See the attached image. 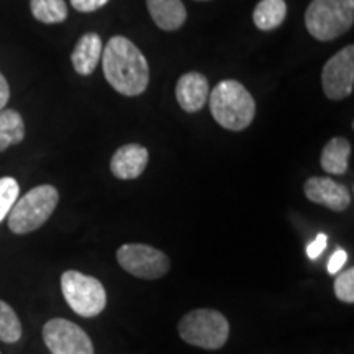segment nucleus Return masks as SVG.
<instances>
[{"instance_id":"1","label":"nucleus","mask_w":354,"mask_h":354,"mask_svg":"<svg viewBox=\"0 0 354 354\" xmlns=\"http://www.w3.org/2000/svg\"><path fill=\"white\" fill-rule=\"evenodd\" d=\"M102 69L107 82L118 94H143L149 84V66L143 53L125 37H113L102 51Z\"/></svg>"},{"instance_id":"2","label":"nucleus","mask_w":354,"mask_h":354,"mask_svg":"<svg viewBox=\"0 0 354 354\" xmlns=\"http://www.w3.org/2000/svg\"><path fill=\"white\" fill-rule=\"evenodd\" d=\"M209 105L214 120L230 131H241L251 125L256 102L241 82L225 79L210 92Z\"/></svg>"},{"instance_id":"3","label":"nucleus","mask_w":354,"mask_h":354,"mask_svg":"<svg viewBox=\"0 0 354 354\" xmlns=\"http://www.w3.org/2000/svg\"><path fill=\"white\" fill-rule=\"evenodd\" d=\"M57 202L59 192L55 185L43 184L33 187L12 207L7 215L8 228L15 234H26L41 228L56 210Z\"/></svg>"},{"instance_id":"4","label":"nucleus","mask_w":354,"mask_h":354,"mask_svg":"<svg viewBox=\"0 0 354 354\" xmlns=\"http://www.w3.org/2000/svg\"><path fill=\"white\" fill-rule=\"evenodd\" d=\"M354 0H312L305 12V26L318 41H331L353 26Z\"/></svg>"},{"instance_id":"5","label":"nucleus","mask_w":354,"mask_h":354,"mask_svg":"<svg viewBox=\"0 0 354 354\" xmlns=\"http://www.w3.org/2000/svg\"><path fill=\"white\" fill-rule=\"evenodd\" d=\"M180 338L187 344L203 349H220L230 335L228 320L223 313L212 308H197L179 322Z\"/></svg>"},{"instance_id":"6","label":"nucleus","mask_w":354,"mask_h":354,"mask_svg":"<svg viewBox=\"0 0 354 354\" xmlns=\"http://www.w3.org/2000/svg\"><path fill=\"white\" fill-rule=\"evenodd\" d=\"M61 290L69 307L81 317H95L107 307V292L102 282L79 271H66L61 276Z\"/></svg>"},{"instance_id":"7","label":"nucleus","mask_w":354,"mask_h":354,"mask_svg":"<svg viewBox=\"0 0 354 354\" xmlns=\"http://www.w3.org/2000/svg\"><path fill=\"white\" fill-rule=\"evenodd\" d=\"M117 261L131 276L148 281L162 277L171 268V261L162 251L141 243L118 248Z\"/></svg>"},{"instance_id":"8","label":"nucleus","mask_w":354,"mask_h":354,"mask_svg":"<svg viewBox=\"0 0 354 354\" xmlns=\"http://www.w3.org/2000/svg\"><path fill=\"white\" fill-rule=\"evenodd\" d=\"M43 342L53 354H94L88 335L76 323L53 318L43 326Z\"/></svg>"},{"instance_id":"9","label":"nucleus","mask_w":354,"mask_h":354,"mask_svg":"<svg viewBox=\"0 0 354 354\" xmlns=\"http://www.w3.org/2000/svg\"><path fill=\"white\" fill-rule=\"evenodd\" d=\"M322 86L330 100H343L353 94L354 46L348 44L326 61L322 71Z\"/></svg>"},{"instance_id":"10","label":"nucleus","mask_w":354,"mask_h":354,"mask_svg":"<svg viewBox=\"0 0 354 354\" xmlns=\"http://www.w3.org/2000/svg\"><path fill=\"white\" fill-rule=\"evenodd\" d=\"M304 192L308 201L335 212L346 210L351 203L348 187L330 177H310L304 185Z\"/></svg>"},{"instance_id":"11","label":"nucleus","mask_w":354,"mask_h":354,"mask_svg":"<svg viewBox=\"0 0 354 354\" xmlns=\"http://www.w3.org/2000/svg\"><path fill=\"white\" fill-rule=\"evenodd\" d=\"M148 149L141 145H125L118 148L110 161V171L117 179L130 180L143 174L148 166Z\"/></svg>"},{"instance_id":"12","label":"nucleus","mask_w":354,"mask_h":354,"mask_svg":"<svg viewBox=\"0 0 354 354\" xmlns=\"http://www.w3.org/2000/svg\"><path fill=\"white\" fill-rule=\"evenodd\" d=\"M210 87L207 77L201 73H187L180 76L176 86V99L185 112H198L207 104Z\"/></svg>"},{"instance_id":"13","label":"nucleus","mask_w":354,"mask_h":354,"mask_svg":"<svg viewBox=\"0 0 354 354\" xmlns=\"http://www.w3.org/2000/svg\"><path fill=\"white\" fill-rule=\"evenodd\" d=\"M102 39L97 33H86L79 38L74 46L71 61H73L74 69L81 76H91L94 73L97 64L102 59Z\"/></svg>"},{"instance_id":"14","label":"nucleus","mask_w":354,"mask_h":354,"mask_svg":"<svg viewBox=\"0 0 354 354\" xmlns=\"http://www.w3.org/2000/svg\"><path fill=\"white\" fill-rule=\"evenodd\" d=\"M154 24L165 32H174L187 20V10L180 0H146Z\"/></svg>"},{"instance_id":"15","label":"nucleus","mask_w":354,"mask_h":354,"mask_svg":"<svg viewBox=\"0 0 354 354\" xmlns=\"http://www.w3.org/2000/svg\"><path fill=\"white\" fill-rule=\"evenodd\" d=\"M349 154H351V145L346 138H331L323 148L320 156V165L323 171L328 174L342 176L348 171Z\"/></svg>"},{"instance_id":"16","label":"nucleus","mask_w":354,"mask_h":354,"mask_svg":"<svg viewBox=\"0 0 354 354\" xmlns=\"http://www.w3.org/2000/svg\"><path fill=\"white\" fill-rule=\"evenodd\" d=\"M25 138V122L21 115L13 109L0 110V153Z\"/></svg>"},{"instance_id":"17","label":"nucleus","mask_w":354,"mask_h":354,"mask_svg":"<svg viewBox=\"0 0 354 354\" xmlns=\"http://www.w3.org/2000/svg\"><path fill=\"white\" fill-rule=\"evenodd\" d=\"M287 15L284 0H261L253 12V21L263 32H271L282 25Z\"/></svg>"},{"instance_id":"18","label":"nucleus","mask_w":354,"mask_h":354,"mask_svg":"<svg viewBox=\"0 0 354 354\" xmlns=\"http://www.w3.org/2000/svg\"><path fill=\"white\" fill-rule=\"evenodd\" d=\"M30 10L35 19L46 25L61 24L68 19V3L64 0H30Z\"/></svg>"},{"instance_id":"19","label":"nucleus","mask_w":354,"mask_h":354,"mask_svg":"<svg viewBox=\"0 0 354 354\" xmlns=\"http://www.w3.org/2000/svg\"><path fill=\"white\" fill-rule=\"evenodd\" d=\"M21 338V323L10 305L0 300V342L17 343Z\"/></svg>"},{"instance_id":"20","label":"nucleus","mask_w":354,"mask_h":354,"mask_svg":"<svg viewBox=\"0 0 354 354\" xmlns=\"http://www.w3.org/2000/svg\"><path fill=\"white\" fill-rule=\"evenodd\" d=\"M20 185L13 177H0V223L10 214L12 207L19 201Z\"/></svg>"},{"instance_id":"21","label":"nucleus","mask_w":354,"mask_h":354,"mask_svg":"<svg viewBox=\"0 0 354 354\" xmlns=\"http://www.w3.org/2000/svg\"><path fill=\"white\" fill-rule=\"evenodd\" d=\"M335 295L344 304L354 302V269L349 268L346 272L339 274L335 279Z\"/></svg>"},{"instance_id":"22","label":"nucleus","mask_w":354,"mask_h":354,"mask_svg":"<svg viewBox=\"0 0 354 354\" xmlns=\"http://www.w3.org/2000/svg\"><path fill=\"white\" fill-rule=\"evenodd\" d=\"M109 0H71V6L76 8L77 12L91 13L99 10L107 3Z\"/></svg>"},{"instance_id":"23","label":"nucleus","mask_w":354,"mask_h":354,"mask_svg":"<svg viewBox=\"0 0 354 354\" xmlns=\"http://www.w3.org/2000/svg\"><path fill=\"white\" fill-rule=\"evenodd\" d=\"M326 243H328V238H326V234H317V238L313 240L310 245L307 246V256L310 259H317L318 256H320L323 251H325L326 248Z\"/></svg>"},{"instance_id":"24","label":"nucleus","mask_w":354,"mask_h":354,"mask_svg":"<svg viewBox=\"0 0 354 354\" xmlns=\"http://www.w3.org/2000/svg\"><path fill=\"white\" fill-rule=\"evenodd\" d=\"M346 259H348L346 251H344V250L335 251V253L331 254L330 261H328V272H330V274L339 272V269L343 268L344 263H346Z\"/></svg>"},{"instance_id":"25","label":"nucleus","mask_w":354,"mask_h":354,"mask_svg":"<svg viewBox=\"0 0 354 354\" xmlns=\"http://www.w3.org/2000/svg\"><path fill=\"white\" fill-rule=\"evenodd\" d=\"M8 99H10V87H8L7 79L0 73V110L6 109Z\"/></svg>"},{"instance_id":"26","label":"nucleus","mask_w":354,"mask_h":354,"mask_svg":"<svg viewBox=\"0 0 354 354\" xmlns=\"http://www.w3.org/2000/svg\"><path fill=\"white\" fill-rule=\"evenodd\" d=\"M198 2H207V0H198Z\"/></svg>"},{"instance_id":"27","label":"nucleus","mask_w":354,"mask_h":354,"mask_svg":"<svg viewBox=\"0 0 354 354\" xmlns=\"http://www.w3.org/2000/svg\"><path fill=\"white\" fill-rule=\"evenodd\" d=\"M0 354H2V353H0Z\"/></svg>"}]
</instances>
